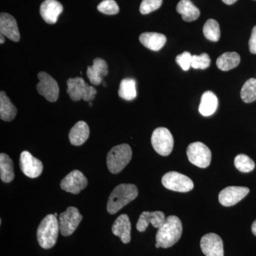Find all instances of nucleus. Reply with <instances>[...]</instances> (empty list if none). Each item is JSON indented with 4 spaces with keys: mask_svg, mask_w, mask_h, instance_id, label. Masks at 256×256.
<instances>
[{
    "mask_svg": "<svg viewBox=\"0 0 256 256\" xmlns=\"http://www.w3.org/2000/svg\"><path fill=\"white\" fill-rule=\"evenodd\" d=\"M249 188L245 186H228L220 192L218 201L224 206H232L236 204L248 194Z\"/></svg>",
    "mask_w": 256,
    "mask_h": 256,
    "instance_id": "ddd939ff",
    "label": "nucleus"
},
{
    "mask_svg": "<svg viewBox=\"0 0 256 256\" xmlns=\"http://www.w3.org/2000/svg\"><path fill=\"white\" fill-rule=\"evenodd\" d=\"M186 154L190 162L200 168H208L212 161V152L201 142L190 144L186 150Z\"/></svg>",
    "mask_w": 256,
    "mask_h": 256,
    "instance_id": "0eeeda50",
    "label": "nucleus"
},
{
    "mask_svg": "<svg viewBox=\"0 0 256 256\" xmlns=\"http://www.w3.org/2000/svg\"><path fill=\"white\" fill-rule=\"evenodd\" d=\"M163 0H142L140 6L141 14H148L159 9L162 4Z\"/></svg>",
    "mask_w": 256,
    "mask_h": 256,
    "instance_id": "473e14b6",
    "label": "nucleus"
},
{
    "mask_svg": "<svg viewBox=\"0 0 256 256\" xmlns=\"http://www.w3.org/2000/svg\"><path fill=\"white\" fill-rule=\"evenodd\" d=\"M54 215H55V216H56V217H57V216H58V214H57V213H55V214H54Z\"/></svg>",
    "mask_w": 256,
    "mask_h": 256,
    "instance_id": "a19ab883",
    "label": "nucleus"
},
{
    "mask_svg": "<svg viewBox=\"0 0 256 256\" xmlns=\"http://www.w3.org/2000/svg\"><path fill=\"white\" fill-rule=\"evenodd\" d=\"M140 42L143 46L154 52H158L164 47L166 38L162 34L156 32H146L140 36Z\"/></svg>",
    "mask_w": 256,
    "mask_h": 256,
    "instance_id": "aec40b11",
    "label": "nucleus"
},
{
    "mask_svg": "<svg viewBox=\"0 0 256 256\" xmlns=\"http://www.w3.org/2000/svg\"><path fill=\"white\" fill-rule=\"evenodd\" d=\"M138 195L137 186L132 184H121L111 192L108 202L107 210L114 214L130 202L136 200Z\"/></svg>",
    "mask_w": 256,
    "mask_h": 256,
    "instance_id": "f03ea898",
    "label": "nucleus"
},
{
    "mask_svg": "<svg viewBox=\"0 0 256 256\" xmlns=\"http://www.w3.org/2000/svg\"><path fill=\"white\" fill-rule=\"evenodd\" d=\"M88 180L82 172L74 170L60 182V188L68 193L78 194L86 188Z\"/></svg>",
    "mask_w": 256,
    "mask_h": 256,
    "instance_id": "9b49d317",
    "label": "nucleus"
},
{
    "mask_svg": "<svg viewBox=\"0 0 256 256\" xmlns=\"http://www.w3.org/2000/svg\"><path fill=\"white\" fill-rule=\"evenodd\" d=\"M112 232L120 238L124 244H129L131 240V224L127 214L119 216L114 220L112 226Z\"/></svg>",
    "mask_w": 256,
    "mask_h": 256,
    "instance_id": "6ab92c4d",
    "label": "nucleus"
},
{
    "mask_svg": "<svg viewBox=\"0 0 256 256\" xmlns=\"http://www.w3.org/2000/svg\"><path fill=\"white\" fill-rule=\"evenodd\" d=\"M0 40H0V43H1V44H2L3 43H4V37L2 34H1V35H0Z\"/></svg>",
    "mask_w": 256,
    "mask_h": 256,
    "instance_id": "4c0bfd02",
    "label": "nucleus"
},
{
    "mask_svg": "<svg viewBox=\"0 0 256 256\" xmlns=\"http://www.w3.org/2000/svg\"><path fill=\"white\" fill-rule=\"evenodd\" d=\"M18 110L4 92H0V118L2 120L10 122L16 117Z\"/></svg>",
    "mask_w": 256,
    "mask_h": 256,
    "instance_id": "b1692460",
    "label": "nucleus"
},
{
    "mask_svg": "<svg viewBox=\"0 0 256 256\" xmlns=\"http://www.w3.org/2000/svg\"><path fill=\"white\" fill-rule=\"evenodd\" d=\"M63 6L56 0H45L40 6V14L47 24L56 23L58 16L63 12Z\"/></svg>",
    "mask_w": 256,
    "mask_h": 256,
    "instance_id": "2eb2a0df",
    "label": "nucleus"
},
{
    "mask_svg": "<svg viewBox=\"0 0 256 256\" xmlns=\"http://www.w3.org/2000/svg\"><path fill=\"white\" fill-rule=\"evenodd\" d=\"M192 55L190 52H185L182 54L178 55L176 62L184 70H188L192 67Z\"/></svg>",
    "mask_w": 256,
    "mask_h": 256,
    "instance_id": "72a5a7b5",
    "label": "nucleus"
},
{
    "mask_svg": "<svg viewBox=\"0 0 256 256\" xmlns=\"http://www.w3.org/2000/svg\"><path fill=\"white\" fill-rule=\"evenodd\" d=\"M0 178L5 183L11 182L14 178L12 160L5 153L0 154Z\"/></svg>",
    "mask_w": 256,
    "mask_h": 256,
    "instance_id": "393cba45",
    "label": "nucleus"
},
{
    "mask_svg": "<svg viewBox=\"0 0 256 256\" xmlns=\"http://www.w3.org/2000/svg\"><path fill=\"white\" fill-rule=\"evenodd\" d=\"M104 86H106V82H104Z\"/></svg>",
    "mask_w": 256,
    "mask_h": 256,
    "instance_id": "ea45409f",
    "label": "nucleus"
},
{
    "mask_svg": "<svg viewBox=\"0 0 256 256\" xmlns=\"http://www.w3.org/2000/svg\"><path fill=\"white\" fill-rule=\"evenodd\" d=\"M240 97L246 104L256 100V79L250 78L242 86L240 90Z\"/></svg>",
    "mask_w": 256,
    "mask_h": 256,
    "instance_id": "c85d7f7f",
    "label": "nucleus"
},
{
    "mask_svg": "<svg viewBox=\"0 0 256 256\" xmlns=\"http://www.w3.org/2000/svg\"><path fill=\"white\" fill-rule=\"evenodd\" d=\"M210 57L207 54L203 53L201 55H192V68L194 69H206L210 67Z\"/></svg>",
    "mask_w": 256,
    "mask_h": 256,
    "instance_id": "2f4dec72",
    "label": "nucleus"
},
{
    "mask_svg": "<svg viewBox=\"0 0 256 256\" xmlns=\"http://www.w3.org/2000/svg\"><path fill=\"white\" fill-rule=\"evenodd\" d=\"M82 220V216L80 214L78 208L70 206L60 216V232L64 236H68L73 234L78 228L79 224Z\"/></svg>",
    "mask_w": 256,
    "mask_h": 256,
    "instance_id": "1a4fd4ad",
    "label": "nucleus"
},
{
    "mask_svg": "<svg viewBox=\"0 0 256 256\" xmlns=\"http://www.w3.org/2000/svg\"><path fill=\"white\" fill-rule=\"evenodd\" d=\"M98 10L101 13L108 15L118 14L120 9L114 0H104L98 6Z\"/></svg>",
    "mask_w": 256,
    "mask_h": 256,
    "instance_id": "7c9ffc66",
    "label": "nucleus"
},
{
    "mask_svg": "<svg viewBox=\"0 0 256 256\" xmlns=\"http://www.w3.org/2000/svg\"><path fill=\"white\" fill-rule=\"evenodd\" d=\"M165 215L163 212L156 210V212H144L140 216L137 223L138 232H144L148 228V226L151 224L154 228H159L165 220Z\"/></svg>",
    "mask_w": 256,
    "mask_h": 256,
    "instance_id": "f3484780",
    "label": "nucleus"
},
{
    "mask_svg": "<svg viewBox=\"0 0 256 256\" xmlns=\"http://www.w3.org/2000/svg\"><path fill=\"white\" fill-rule=\"evenodd\" d=\"M40 82L37 84L36 89L38 94L50 102L58 100L60 96V87L54 78L46 72H40L38 74Z\"/></svg>",
    "mask_w": 256,
    "mask_h": 256,
    "instance_id": "9d476101",
    "label": "nucleus"
},
{
    "mask_svg": "<svg viewBox=\"0 0 256 256\" xmlns=\"http://www.w3.org/2000/svg\"><path fill=\"white\" fill-rule=\"evenodd\" d=\"M90 129L86 122L78 121L70 129L69 132V140L73 146H80L84 144L89 138Z\"/></svg>",
    "mask_w": 256,
    "mask_h": 256,
    "instance_id": "412c9836",
    "label": "nucleus"
},
{
    "mask_svg": "<svg viewBox=\"0 0 256 256\" xmlns=\"http://www.w3.org/2000/svg\"><path fill=\"white\" fill-rule=\"evenodd\" d=\"M132 156V149L129 144H121L114 146L107 156V165L109 171L112 174H118L129 164Z\"/></svg>",
    "mask_w": 256,
    "mask_h": 256,
    "instance_id": "20e7f679",
    "label": "nucleus"
},
{
    "mask_svg": "<svg viewBox=\"0 0 256 256\" xmlns=\"http://www.w3.org/2000/svg\"><path fill=\"white\" fill-rule=\"evenodd\" d=\"M249 50L250 53L256 54V26L252 28V36L249 40Z\"/></svg>",
    "mask_w": 256,
    "mask_h": 256,
    "instance_id": "f704fd0d",
    "label": "nucleus"
},
{
    "mask_svg": "<svg viewBox=\"0 0 256 256\" xmlns=\"http://www.w3.org/2000/svg\"><path fill=\"white\" fill-rule=\"evenodd\" d=\"M240 62V56L236 52H226L218 57L216 66L220 70L227 72L238 66Z\"/></svg>",
    "mask_w": 256,
    "mask_h": 256,
    "instance_id": "a878e982",
    "label": "nucleus"
},
{
    "mask_svg": "<svg viewBox=\"0 0 256 256\" xmlns=\"http://www.w3.org/2000/svg\"><path fill=\"white\" fill-rule=\"evenodd\" d=\"M203 33L207 40L212 42H218L220 40V24L214 20H207L203 28Z\"/></svg>",
    "mask_w": 256,
    "mask_h": 256,
    "instance_id": "cd10ccee",
    "label": "nucleus"
},
{
    "mask_svg": "<svg viewBox=\"0 0 256 256\" xmlns=\"http://www.w3.org/2000/svg\"><path fill=\"white\" fill-rule=\"evenodd\" d=\"M108 74V67L106 60L97 58L94 60L92 66L88 67L87 76L92 85H100L102 82V77Z\"/></svg>",
    "mask_w": 256,
    "mask_h": 256,
    "instance_id": "a211bd4d",
    "label": "nucleus"
},
{
    "mask_svg": "<svg viewBox=\"0 0 256 256\" xmlns=\"http://www.w3.org/2000/svg\"><path fill=\"white\" fill-rule=\"evenodd\" d=\"M118 95L121 98L126 100H134L137 96L136 80L132 78H124L121 80Z\"/></svg>",
    "mask_w": 256,
    "mask_h": 256,
    "instance_id": "bb28decb",
    "label": "nucleus"
},
{
    "mask_svg": "<svg viewBox=\"0 0 256 256\" xmlns=\"http://www.w3.org/2000/svg\"><path fill=\"white\" fill-rule=\"evenodd\" d=\"M88 104H89V106H90V107H92V102H88Z\"/></svg>",
    "mask_w": 256,
    "mask_h": 256,
    "instance_id": "58836bf2",
    "label": "nucleus"
},
{
    "mask_svg": "<svg viewBox=\"0 0 256 256\" xmlns=\"http://www.w3.org/2000/svg\"><path fill=\"white\" fill-rule=\"evenodd\" d=\"M151 142L154 150L162 156H170L174 148L172 134L165 128L154 130L152 134Z\"/></svg>",
    "mask_w": 256,
    "mask_h": 256,
    "instance_id": "423d86ee",
    "label": "nucleus"
},
{
    "mask_svg": "<svg viewBox=\"0 0 256 256\" xmlns=\"http://www.w3.org/2000/svg\"><path fill=\"white\" fill-rule=\"evenodd\" d=\"M162 183L168 190L182 193L192 191L194 188L191 178L176 172H170L165 174L162 178Z\"/></svg>",
    "mask_w": 256,
    "mask_h": 256,
    "instance_id": "6e6552de",
    "label": "nucleus"
},
{
    "mask_svg": "<svg viewBox=\"0 0 256 256\" xmlns=\"http://www.w3.org/2000/svg\"><path fill=\"white\" fill-rule=\"evenodd\" d=\"M60 224L54 214L47 215L42 220L37 229V240L42 248L54 246L60 233Z\"/></svg>",
    "mask_w": 256,
    "mask_h": 256,
    "instance_id": "7ed1b4c3",
    "label": "nucleus"
},
{
    "mask_svg": "<svg viewBox=\"0 0 256 256\" xmlns=\"http://www.w3.org/2000/svg\"><path fill=\"white\" fill-rule=\"evenodd\" d=\"M67 92L69 97L74 101L82 99L87 102H90L96 98L97 90L95 88L89 86L82 78H69L67 80Z\"/></svg>",
    "mask_w": 256,
    "mask_h": 256,
    "instance_id": "39448f33",
    "label": "nucleus"
},
{
    "mask_svg": "<svg viewBox=\"0 0 256 256\" xmlns=\"http://www.w3.org/2000/svg\"><path fill=\"white\" fill-rule=\"evenodd\" d=\"M182 234V224L176 216H170L158 228L156 234V244L160 248H168L178 242Z\"/></svg>",
    "mask_w": 256,
    "mask_h": 256,
    "instance_id": "f257e3e1",
    "label": "nucleus"
},
{
    "mask_svg": "<svg viewBox=\"0 0 256 256\" xmlns=\"http://www.w3.org/2000/svg\"><path fill=\"white\" fill-rule=\"evenodd\" d=\"M176 11L184 21L193 22L200 18V11L190 0H181L176 6Z\"/></svg>",
    "mask_w": 256,
    "mask_h": 256,
    "instance_id": "5701e85b",
    "label": "nucleus"
},
{
    "mask_svg": "<svg viewBox=\"0 0 256 256\" xmlns=\"http://www.w3.org/2000/svg\"><path fill=\"white\" fill-rule=\"evenodd\" d=\"M252 233L256 236V220L252 224Z\"/></svg>",
    "mask_w": 256,
    "mask_h": 256,
    "instance_id": "c9c22d12",
    "label": "nucleus"
},
{
    "mask_svg": "<svg viewBox=\"0 0 256 256\" xmlns=\"http://www.w3.org/2000/svg\"><path fill=\"white\" fill-rule=\"evenodd\" d=\"M0 32L12 41H20V34L18 23L14 16L11 14L2 13L0 15Z\"/></svg>",
    "mask_w": 256,
    "mask_h": 256,
    "instance_id": "dca6fc26",
    "label": "nucleus"
},
{
    "mask_svg": "<svg viewBox=\"0 0 256 256\" xmlns=\"http://www.w3.org/2000/svg\"><path fill=\"white\" fill-rule=\"evenodd\" d=\"M225 4L230 5L233 4L237 0H222Z\"/></svg>",
    "mask_w": 256,
    "mask_h": 256,
    "instance_id": "e433bc0d",
    "label": "nucleus"
},
{
    "mask_svg": "<svg viewBox=\"0 0 256 256\" xmlns=\"http://www.w3.org/2000/svg\"><path fill=\"white\" fill-rule=\"evenodd\" d=\"M202 252L206 256H224L223 240L220 236L214 233L207 234L201 239Z\"/></svg>",
    "mask_w": 256,
    "mask_h": 256,
    "instance_id": "4468645a",
    "label": "nucleus"
},
{
    "mask_svg": "<svg viewBox=\"0 0 256 256\" xmlns=\"http://www.w3.org/2000/svg\"><path fill=\"white\" fill-rule=\"evenodd\" d=\"M20 168L22 172L30 178H36L43 172V164L28 151H24L20 156Z\"/></svg>",
    "mask_w": 256,
    "mask_h": 256,
    "instance_id": "f8f14e48",
    "label": "nucleus"
},
{
    "mask_svg": "<svg viewBox=\"0 0 256 256\" xmlns=\"http://www.w3.org/2000/svg\"><path fill=\"white\" fill-rule=\"evenodd\" d=\"M234 164L238 171L244 173L250 172L256 166L255 162L248 156L244 154H240L236 156Z\"/></svg>",
    "mask_w": 256,
    "mask_h": 256,
    "instance_id": "c756f323",
    "label": "nucleus"
},
{
    "mask_svg": "<svg viewBox=\"0 0 256 256\" xmlns=\"http://www.w3.org/2000/svg\"><path fill=\"white\" fill-rule=\"evenodd\" d=\"M218 106V100L216 96L213 92L208 90L204 92L202 96L198 111L202 116L208 117L214 114Z\"/></svg>",
    "mask_w": 256,
    "mask_h": 256,
    "instance_id": "4be33fe9",
    "label": "nucleus"
}]
</instances>
